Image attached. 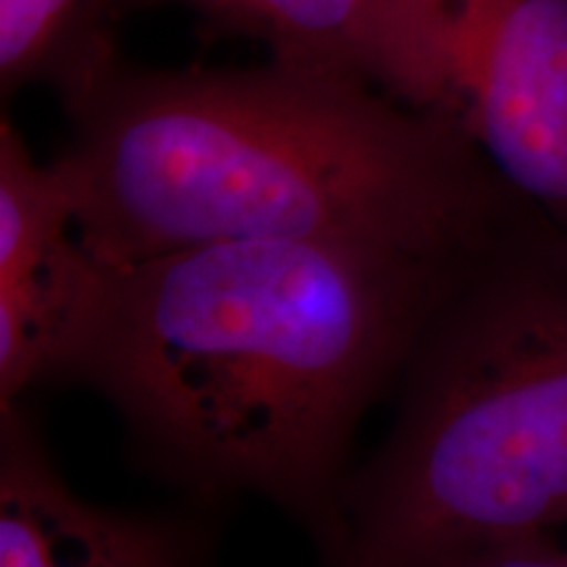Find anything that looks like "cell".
I'll return each mask as SVG.
<instances>
[{
	"label": "cell",
	"mask_w": 567,
	"mask_h": 567,
	"mask_svg": "<svg viewBox=\"0 0 567 567\" xmlns=\"http://www.w3.org/2000/svg\"><path fill=\"white\" fill-rule=\"evenodd\" d=\"M221 509H124L82 496L38 417L0 408V567H218Z\"/></svg>",
	"instance_id": "obj_5"
},
{
	"label": "cell",
	"mask_w": 567,
	"mask_h": 567,
	"mask_svg": "<svg viewBox=\"0 0 567 567\" xmlns=\"http://www.w3.org/2000/svg\"><path fill=\"white\" fill-rule=\"evenodd\" d=\"M97 279L61 163H40L0 118V408L59 384Z\"/></svg>",
	"instance_id": "obj_6"
},
{
	"label": "cell",
	"mask_w": 567,
	"mask_h": 567,
	"mask_svg": "<svg viewBox=\"0 0 567 567\" xmlns=\"http://www.w3.org/2000/svg\"><path fill=\"white\" fill-rule=\"evenodd\" d=\"M122 0H0V95L48 87L66 111L118 66Z\"/></svg>",
	"instance_id": "obj_8"
},
{
	"label": "cell",
	"mask_w": 567,
	"mask_h": 567,
	"mask_svg": "<svg viewBox=\"0 0 567 567\" xmlns=\"http://www.w3.org/2000/svg\"><path fill=\"white\" fill-rule=\"evenodd\" d=\"M158 3L187 6L216 32L260 42L271 61L365 82L446 118L444 0H122V9Z\"/></svg>",
	"instance_id": "obj_7"
},
{
	"label": "cell",
	"mask_w": 567,
	"mask_h": 567,
	"mask_svg": "<svg viewBox=\"0 0 567 567\" xmlns=\"http://www.w3.org/2000/svg\"><path fill=\"white\" fill-rule=\"evenodd\" d=\"M471 260L300 239L95 260L59 384L109 402L137 471L197 505L266 499L326 567L354 434Z\"/></svg>",
	"instance_id": "obj_1"
},
{
	"label": "cell",
	"mask_w": 567,
	"mask_h": 567,
	"mask_svg": "<svg viewBox=\"0 0 567 567\" xmlns=\"http://www.w3.org/2000/svg\"><path fill=\"white\" fill-rule=\"evenodd\" d=\"M74 229L103 266L231 239L476 258L528 203L450 118L371 84L271 61L118 63L66 111Z\"/></svg>",
	"instance_id": "obj_2"
},
{
	"label": "cell",
	"mask_w": 567,
	"mask_h": 567,
	"mask_svg": "<svg viewBox=\"0 0 567 567\" xmlns=\"http://www.w3.org/2000/svg\"><path fill=\"white\" fill-rule=\"evenodd\" d=\"M436 567H567V549L551 534L517 536L465 551Z\"/></svg>",
	"instance_id": "obj_9"
},
{
	"label": "cell",
	"mask_w": 567,
	"mask_h": 567,
	"mask_svg": "<svg viewBox=\"0 0 567 567\" xmlns=\"http://www.w3.org/2000/svg\"><path fill=\"white\" fill-rule=\"evenodd\" d=\"M450 111L567 229V0H444Z\"/></svg>",
	"instance_id": "obj_4"
},
{
	"label": "cell",
	"mask_w": 567,
	"mask_h": 567,
	"mask_svg": "<svg viewBox=\"0 0 567 567\" xmlns=\"http://www.w3.org/2000/svg\"><path fill=\"white\" fill-rule=\"evenodd\" d=\"M326 567H436L567 523V229L534 208L446 287Z\"/></svg>",
	"instance_id": "obj_3"
}]
</instances>
